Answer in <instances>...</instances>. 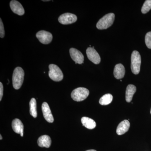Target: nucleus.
<instances>
[{
	"mask_svg": "<svg viewBox=\"0 0 151 151\" xmlns=\"http://www.w3.org/2000/svg\"><path fill=\"white\" fill-rule=\"evenodd\" d=\"M24 72L23 69L20 67L15 68L12 76L13 86L15 89L21 88L24 79Z\"/></svg>",
	"mask_w": 151,
	"mask_h": 151,
	"instance_id": "1",
	"label": "nucleus"
},
{
	"mask_svg": "<svg viewBox=\"0 0 151 151\" xmlns=\"http://www.w3.org/2000/svg\"><path fill=\"white\" fill-rule=\"evenodd\" d=\"M115 14L109 13L105 15L97 24V28L99 29H107L113 24L115 20Z\"/></svg>",
	"mask_w": 151,
	"mask_h": 151,
	"instance_id": "2",
	"label": "nucleus"
},
{
	"mask_svg": "<svg viewBox=\"0 0 151 151\" xmlns=\"http://www.w3.org/2000/svg\"><path fill=\"white\" fill-rule=\"evenodd\" d=\"M141 57L139 52L134 50L131 56V69L134 74H139L140 70Z\"/></svg>",
	"mask_w": 151,
	"mask_h": 151,
	"instance_id": "3",
	"label": "nucleus"
},
{
	"mask_svg": "<svg viewBox=\"0 0 151 151\" xmlns=\"http://www.w3.org/2000/svg\"><path fill=\"white\" fill-rule=\"evenodd\" d=\"M89 94V92L88 89L84 87H78L72 91L71 97L74 101L80 102L85 100Z\"/></svg>",
	"mask_w": 151,
	"mask_h": 151,
	"instance_id": "4",
	"label": "nucleus"
},
{
	"mask_svg": "<svg viewBox=\"0 0 151 151\" xmlns=\"http://www.w3.org/2000/svg\"><path fill=\"white\" fill-rule=\"evenodd\" d=\"M49 76L52 80L57 82L63 80V73L62 70L58 65L53 64H50L49 65Z\"/></svg>",
	"mask_w": 151,
	"mask_h": 151,
	"instance_id": "5",
	"label": "nucleus"
},
{
	"mask_svg": "<svg viewBox=\"0 0 151 151\" xmlns=\"http://www.w3.org/2000/svg\"><path fill=\"white\" fill-rule=\"evenodd\" d=\"M77 17L73 14L66 13L61 15L58 18V21L61 24L67 25L71 24L77 21Z\"/></svg>",
	"mask_w": 151,
	"mask_h": 151,
	"instance_id": "6",
	"label": "nucleus"
},
{
	"mask_svg": "<svg viewBox=\"0 0 151 151\" xmlns=\"http://www.w3.org/2000/svg\"><path fill=\"white\" fill-rule=\"evenodd\" d=\"M36 37L41 43L43 44H48L51 42L52 40V35L51 33L41 30L36 34Z\"/></svg>",
	"mask_w": 151,
	"mask_h": 151,
	"instance_id": "7",
	"label": "nucleus"
},
{
	"mask_svg": "<svg viewBox=\"0 0 151 151\" xmlns=\"http://www.w3.org/2000/svg\"><path fill=\"white\" fill-rule=\"evenodd\" d=\"M86 53L88 59L95 64L100 63L101 58L97 51L93 47H89L87 49Z\"/></svg>",
	"mask_w": 151,
	"mask_h": 151,
	"instance_id": "8",
	"label": "nucleus"
},
{
	"mask_svg": "<svg viewBox=\"0 0 151 151\" xmlns=\"http://www.w3.org/2000/svg\"><path fill=\"white\" fill-rule=\"evenodd\" d=\"M70 56L75 63L81 64L84 63V56L81 52L76 49L71 48L69 50Z\"/></svg>",
	"mask_w": 151,
	"mask_h": 151,
	"instance_id": "9",
	"label": "nucleus"
},
{
	"mask_svg": "<svg viewBox=\"0 0 151 151\" xmlns=\"http://www.w3.org/2000/svg\"><path fill=\"white\" fill-rule=\"evenodd\" d=\"M11 10L14 13L19 16L23 15L25 12L23 7L18 1L13 0L10 3Z\"/></svg>",
	"mask_w": 151,
	"mask_h": 151,
	"instance_id": "10",
	"label": "nucleus"
},
{
	"mask_svg": "<svg viewBox=\"0 0 151 151\" xmlns=\"http://www.w3.org/2000/svg\"><path fill=\"white\" fill-rule=\"evenodd\" d=\"M42 110L45 119L49 123H53L54 118L52 114L51 110L48 104L46 102H44L42 105Z\"/></svg>",
	"mask_w": 151,
	"mask_h": 151,
	"instance_id": "11",
	"label": "nucleus"
},
{
	"mask_svg": "<svg viewBox=\"0 0 151 151\" xmlns=\"http://www.w3.org/2000/svg\"><path fill=\"white\" fill-rule=\"evenodd\" d=\"M12 127L14 132L16 133L20 134L22 137H23L24 125L19 119H14L12 122Z\"/></svg>",
	"mask_w": 151,
	"mask_h": 151,
	"instance_id": "12",
	"label": "nucleus"
},
{
	"mask_svg": "<svg viewBox=\"0 0 151 151\" xmlns=\"http://www.w3.org/2000/svg\"><path fill=\"white\" fill-rule=\"evenodd\" d=\"M130 124L128 120H125L121 122L117 127L116 133L119 135H122L128 132L129 129Z\"/></svg>",
	"mask_w": 151,
	"mask_h": 151,
	"instance_id": "13",
	"label": "nucleus"
},
{
	"mask_svg": "<svg viewBox=\"0 0 151 151\" xmlns=\"http://www.w3.org/2000/svg\"><path fill=\"white\" fill-rule=\"evenodd\" d=\"M37 144L41 147L49 148L51 145V138L47 135L41 136L38 139Z\"/></svg>",
	"mask_w": 151,
	"mask_h": 151,
	"instance_id": "14",
	"label": "nucleus"
},
{
	"mask_svg": "<svg viewBox=\"0 0 151 151\" xmlns=\"http://www.w3.org/2000/svg\"><path fill=\"white\" fill-rule=\"evenodd\" d=\"M113 73L116 79H120L124 78L125 74V69L124 65L121 63L116 65L114 68Z\"/></svg>",
	"mask_w": 151,
	"mask_h": 151,
	"instance_id": "15",
	"label": "nucleus"
},
{
	"mask_svg": "<svg viewBox=\"0 0 151 151\" xmlns=\"http://www.w3.org/2000/svg\"><path fill=\"white\" fill-rule=\"evenodd\" d=\"M137 91V88L134 85L129 84L127 86L126 92V100L128 103L132 101L133 96Z\"/></svg>",
	"mask_w": 151,
	"mask_h": 151,
	"instance_id": "16",
	"label": "nucleus"
},
{
	"mask_svg": "<svg viewBox=\"0 0 151 151\" xmlns=\"http://www.w3.org/2000/svg\"><path fill=\"white\" fill-rule=\"evenodd\" d=\"M81 122L82 125L89 129H93L96 127V123L95 121L88 117H82Z\"/></svg>",
	"mask_w": 151,
	"mask_h": 151,
	"instance_id": "17",
	"label": "nucleus"
},
{
	"mask_svg": "<svg viewBox=\"0 0 151 151\" xmlns=\"http://www.w3.org/2000/svg\"><path fill=\"white\" fill-rule=\"evenodd\" d=\"M30 114L34 118L37 117V111L36 100L35 98H32L29 102Z\"/></svg>",
	"mask_w": 151,
	"mask_h": 151,
	"instance_id": "18",
	"label": "nucleus"
},
{
	"mask_svg": "<svg viewBox=\"0 0 151 151\" xmlns=\"http://www.w3.org/2000/svg\"><path fill=\"white\" fill-rule=\"evenodd\" d=\"M113 96L111 94H105L100 98L99 103L102 105H109L112 102Z\"/></svg>",
	"mask_w": 151,
	"mask_h": 151,
	"instance_id": "19",
	"label": "nucleus"
},
{
	"mask_svg": "<svg viewBox=\"0 0 151 151\" xmlns=\"http://www.w3.org/2000/svg\"><path fill=\"white\" fill-rule=\"evenodd\" d=\"M151 9V0H147L144 3L142 7L141 12L143 14H146Z\"/></svg>",
	"mask_w": 151,
	"mask_h": 151,
	"instance_id": "20",
	"label": "nucleus"
},
{
	"mask_svg": "<svg viewBox=\"0 0 151 151\" xmlns=\"http://www.w3.org/2000/svg\"><path fill=\"white\" fill-rule=\"evenodd\" d=\"M145 41L148 48L151 49V32L147 33L145 37Z\"/></svg>",
	"mask_w": 151,
	"mask_h": 151,
	"instance_id": "21",
	"label": "nucleus"
},
{
	"mask_svg": "<svg viewBox=\"0 0 151 151\" xmlns=\"http://www.w3.org/2000/svg\"><path fill=\"white\" fill-rule=\"evenodd\" d=\"M0 37L3 38L5 36V30L1 19H0Z\"/></svg>",
	"mask_w": 151,
	"mask_h": 151,
	"instance_id": "22",
	"label": "nucleus"
},
{
	"mask_svg": "<svg viewBox=\"0 0 151 151\" xmlns=\"http://www.w3.org/2000/svg\"><path fill=\"white\" fill-rule=\"evenodd\" d=\"M4 92V87L2 82H0V101H1Z\"/></svg>",
	"mask_w": 151,
	"mask_h": 151,
	"instance_id": "23",
	"label": "nucleus"
},
{
	"mask_svg": "<svg viewBox=\"0 0 151 151\" xmlns=\"http://www.w3.org/2000/svg\"><path fill=\"white\" fill-rule=\"evenodd\" d=\"M86 151H97L95 150H87Z\"/></svg>",
	"mask_w": 151,
	"mask_h": 151,
	"instance_id": "24",
	"label": "nucleus"
},
{
	"mask_svg": "<svg viewBox=\"0 0 151 151\" xmlns=\"http://www.w3.org/2000/svg\"><path fill=\"white\" fill-rule=\"evenodd\" d=\"M0 139H2V137L1 135H0Z\"/></svg>",
	"mask_w": 151,
	"mask_h": 151,
	"instance_id": "25",
	"label": "nucleus"
},
{
	"mask_svg": "<svg viewBox=\"0 0 151 151\" xmlns=\"http://www.w3.org/2000/svg\"><path fill=\"white\" fill-rule=\"evenodd\" d=\"M48 1V0H47V1Z\"/></svg>",
	"mask_w": 151,
	"mask_h": 151,
	"instance_id": "26",
	"label": "nucleus"
},
{
	"mask_svg": "<svg viewBox=\"0 0 151 151\" xmlns=\"http://www.w3.org/2000/svg\"><path fill=\"white\" fill-rule=\"evenodd\" d=\"M150 113H151V108Z\"/></svg>",
	"mask_w": 151,
	"mask_h": 151,
	"instance_id": "27",
	"label": "nucleus"
}]
</instances>
